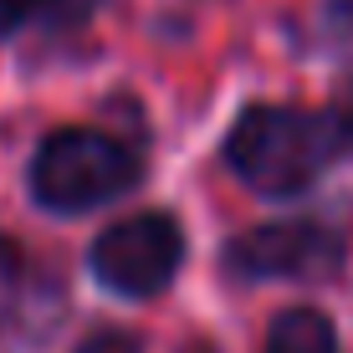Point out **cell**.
I'll return each mask as SVG.
<instances>
[{"label":"cell","instance_id":"6da1fadb","mask_svg":"<svg viewBox=\"0 0 353 353\" xmlns=\"http://www.w3.org/2000/svg\"><path fill=\"white\" fill-rule=\"evenodd\" d=\"M348 149V133L338 113L323 108H287L256 103L236 118L225 139V159L261 194H297Z\"/></svg>","mask_w":353,"mask_h":353},{"label":"cell","instance_id":"7a4b0ae2","mask_svg":"<svg viewBox=\"0 0 353 353\" xmlns=\"http://www.w3.org/2000/svg\"><path fill=\"white\" fill-rule=\"evenodd\" d=\"M133 179H139L133 149L97 128L52 133L36 149V164H31V194L57 215H77V210L118 200Z\"/></svg>","mask_w":353,"mask_h":353},{"label":"cell","instance_id":"3957f363","mask_svg":"<svg viewBox=\"0 0 353 353\" xmlns=\"http://www.w3.org/2000/svg\"><path fill=\"white\" fill-rule=\"evenodd\" d=\"M179 261H185V230L174 215L164 210H143L128 221L108 225L92 241V276L118 297H154L174 282Z\"/></svg>","mask_w":353,"mask_h":353},{"label":"cell","instance_id":"277c9868","mask_svg":"<svg viewBox=\"0 0 353 353\" xmlns=\"http://www.w3.org/2000/svg\"><path fill=\"white\" fill-rule=\"evenodd\" d=\"M225 266L236 276H256V282H323L343 266V246L327 225L282 221L236 236L225 251Z\"/></svg>","mask_w":353,"mask_h":353},{"label":"cell","instance_id":"5b68a950","mask_svg":"<svg viewBox=\"0 0 353 353\" xmlns=\"http://www.w3.org/2000/svg\"><path fill=\"white\" fill-rule=\"evenodd\" d=\"M266 353H338L333 323H327L318 307H292L272 323Z\"/></svg>","mask_w":353,"mask_h":353},{"label":"cell","instance_id":"8992f818","mask_svg":"<svg viewBox=\"0 0 353 353\" xmlns=\"http://www.w3.org/2000/svg\"><path fill=\"white\" fill-rule=\"evenodd\" d=\"M108 0H31V16L46 21V26L67 31V26H82L88 16H97Z\"/></svg>","mask_w":353,"mask_h":353},{"label":"cell","instance_id":"52a82bcc","mask_svg":"<svg viewBox=\"0 0 353 353\" xmlns=\"http://www.w3.org/2000/svg\"><path fill=\"white\" fill-rule=\"evenodd\" d=\"M21 276H26V261H21V246L10 236H0V312L16 302L21 292Z\"/></svg>","mask_w":353,"mask_h":353},{"label":"cell","instance_id":"ba28073f","mask_svg":"<svg viewBox=\"0 0 353 353\" xmlns=\"http://www.w3.org/2000/svg\"><path fill=\"white\" fill-rule=\"evenodd\" d=\"M77 353H149V348H143L133 333H123V327H103V333H92Z\"/></svg>","mask_w":353,"mask_h":353},{"label":"cell","instance_id":"9c48e42d","mask_svg":"<svg viewBox=\"0 0 353 353\" xmlns=\"http://www.w3.org/2000/svg\"><path fill=\"white\" fill-rule=\"evenodd\" d=\"M26 21H31V0H0V36H10Z\"/></svg>","mask_w":353,"mask_h":353},{"label":"cell","instance_id":"30bf717a","mask_svg":"<svg viewBox=\"0 0 353 353\" xmlns=\"http://www.w3.org/2000/svg\"><path fill=\"white\" fill-rule=\"evenodd\" d=\"M333 113H338V123H343V133L353 139V72H348V82H343V97H338V108H333Z\"/></svg>","mask_w":353,"mask_h":353}]
</instances>
